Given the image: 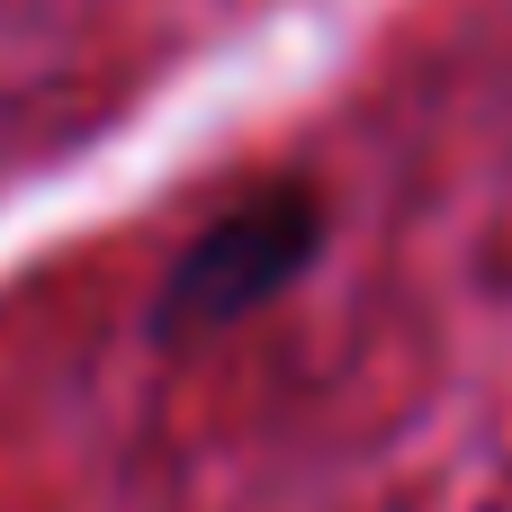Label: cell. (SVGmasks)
Segmentation results:
<instances>
[{
	"label": "cell",
	"mask_w": 512,
	"mask_h": 512,
	"mask_svg": "<svg viewBox=\"0 0 512 512\" xmlns=\"http://www.w3.org/2000/svg\"><path fill=\"white\" fill-rule=\"evenodd\" d=\"M315 252H324V198H315L306 180H270V189L234 198L225 216H207V225L189 234V252H180V261L162 270V288H153L144 333H153L162 351H189V342H207V333L261 315L270 297H288Z\"/></svg>",
	"instance_id": "cell-1"
}]
</instances>
